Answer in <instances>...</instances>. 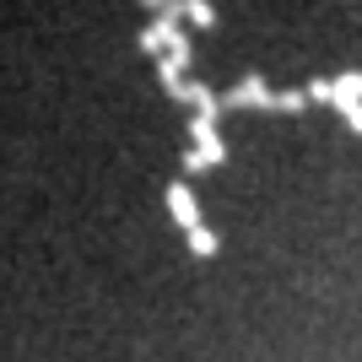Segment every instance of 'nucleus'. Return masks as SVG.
<instances>
[{"label": "nucleus", "instance_id": "f257e3e1", "mask_svg": "<svg viewBox=\"0 0 362 362\" xmlns=\"http://www.w3.org/2000/svg\"><path fill=\"white\" fill-rule=\"evenodd\" d=\"M308 103H314V98H308V87H303V92H271L259 76H243L238 87L222 92V108H271V114H303Z\"/></svg>", "mask_w": 362, "mask_h": 362}, {"label": "nucleus", "instance_id": "f03ea898", "mask_svg": "<svg viewBox=\"0 0 362 362\" xmlns=\"http://www.w3.org/2000/svg\"><path fill=\"white\" fill-rule=\"evenodd\" d=\"M184 173H216L227 163V141L211 114H189V146H184Z\"/></svg>", "mask_w": 362, "mask_h": 362}, {"label": "nucleus", "instance_id": "7ed1b4c3", "mask_svg": "<svg viewBox=\"0 0 362 362\" xmlns=\"http://www.w3.org/2000/svg\"><path fill=\"white\" fill-rule=\"evenodd\" d=\"M308 98H314V103H330L335 114L346 119V114H357V108H362V71L319 76V81H308Z\"/></svg>", "mask_w": 362, "mask_h": 362}, {"label": "nucleus", "instance_id": "20e7f679", "mask_svg": "<svg viewBox=\"0 0 362 362\" xmlns=\"http://www.w3.org/2000/svg\"><path fill=\"white\" fill-rule=\"evenodd\" d=\"M163 206H168V216H173V227H179V233L206 227V211H200V200H195V189H189V179H168Z\"/></svg>", "mask_w": 362, "mask_h": 362}, {"label": "nucleus", "instance_id": "39448f33", "mask_svg": "<svg viewBox=\"0 0 362 362\" xmlns=\"http://www.w3.org/2000/svg\"><path fill=\"white\" fill-rule=\"evenodd\" d=\"M184 44H189V33H184L179 22H146V28H141V49H146L151 60H168V54L184 49Z\"/></svg>", "mask_w": 362, "mask_h": 362}, {"label": "nucleus", "instance_id": "423d86ee", "mask_svg": "<svg viewBox=\"0 0 362 362\" xmlns=\"http://www.w3.org/2000/svg\"><path fill=\"white\" fill-rule=\"evenodd\" d=\"M184 249L195 259H216V249H222V233L216 227H195V233H184Z\"/></svg>", "mask_w": 362, "mask_h": 362}, {"label": "nucleus", "instance_id": "0eeeda50", "mask_svg": "<svg viewBox=\"0 0 362 362\" xmlns=\"http://www.w3.org/2000/svg\"><path fill=\"white\" fill-rule=\"evenodd\" d=\"M184 22L200 28V33H211L216 28V6H211V0H184Z\"/></svg>", "mask_w": 362, "mask_h": 362}, {"label": "nucleus", "instance_id": "6e6552de", "mask_svg": "<svg viewBox=\"0 0 362 362\" xmlns=\"http://www.w3.org/2000/svg\"><path fill=\"white\" fill-rule=\"evenodd\" d=\"M141 6L151 11V22H179L184 28V0H141Z\"/></svg>", "mask_w": 362, "mask_h": 362}, {"label": "nucleus", "instance_id": "1a4fd4ad", "mask_svg": "<svg viewBox=\"0 0 362 362\" xmlns=\"http://www.w3.org/2000/svg\"><path fill=\"white\" fill-rule=\"evenodd\" d=\"M346 130H351V136H362V108H357V114H346Z\"/></svg>", "mask_w": 362, "mask_h": 362}]
</instances>
